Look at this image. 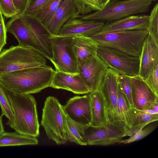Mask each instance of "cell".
<instances>
[{
  "mask_svg": "<svg viewBox=\"0 0 158 158\" xmlns=\"http://www.w3.org/2000/svg\"><path fill=\"white\" fill-rule=\"evenodd\" d=\"M144 81L151 89L158 95V64L154 67Z\"/></svg>",
  "mask_w": 158,
  "mask_h": 158,
  "instance_id": "d6a6232c",
  "label": "cell"
},
{
  "mask_svg": "<svg viewBox=\"0 0 158 158\" xmlns=\"http://www.w3.org/2000/svg\"><path fill=\"white\" fill-rule=\"evenodd\" d=\"M80 15L74 0H64L44 26L51 35H57L66 22Z\"/></svg>",
  "mask_w": 158,
  "mask_h": 158,
  "instance_id": "2e32d148",
  "label": "cell"
},
{
  "mask_svg": "<svg viewBox=\"0 0 158 158\" xmlns=\"http://www.w3.org/2000/svg\"><path fill=\"white\" fill-rule=\"evenodd\" d=\"M63 107L67 117L71 120L84 126L90 125L91 115L89 93L70 98Z\"/></svg>",
  "mask_w": 158,
  "mask_h": 158,
  "instance_id": "4fadbf2b",
  "label": "cell"
},
{
  "mask_svg": "<svg viewBox=\"0 0 158 158\" xmlns=\"http://www.w3.org/2000/svg\"><path fill=\"white\" fill-rule=\"evenodd\" d=\"M148 34L146 30L98 33L90 36L98 45L118 50L140 58L144 40Z\"/></svg>",
  "mask_w": 158,
  "mask_h": 158,
  "instance_id": "277c9868",
  "label": "cell"
},
{
  "mask_svg": "<svg viewBox=\"0 0 158 158\" xmlns=\"http://www.w3.org/2000/svg\"><path fill=\"white\" fill-rule=\"evenodd\" d=\"M7 32L3 18H0V52L6 44Z\"/></svg>",
  "mask_w": 158,
  "mask_h": 158,
  "instance_id": "e575fe53",
  "label": "cell"
},
{
  "mask_svg": "<svg viewBox=\"0 0 158 158\" xmlns=\"http://www.w3.org/2000/svg\"><path fill=\"white\" fill-rule=\"evenodd\" d=\"M110 0H109V1H110Z\"/></svg>",
  "mask_w": 158,
  "mask_h": 158,
  "instance_id": "7bdbcfd3",
  "label": "cell"
},
{
  "mask_svg": "<svg viewBox=\"0 0 158 158\" xmlns=\"http://www.w3.org/2000/svg\"><path fill=\"white\" fill-rule=\"evenodd\" d=\"M131 96L133 106L141 110L150 109L158 104L157 95L138 75L131 77Z\"/></svg>",
  "mask_w": 158,
  "mask_h": 158,
  "instance_id": "5bb4252c",
  "label": "cell"
},
{
  "mask_svg": "<svg viewBox=\"0 0 158 158\" xmlns=\"http://www.w3.org/2000/svg\"><path fill=\"white\" fill-rule=\"evenodd\" d=\"M105 23L79 18L72 19L62 26L58 35L73 37L79 35L91 36L99 32Z\"/></svg>",
  "mask_w": 158,
  "mask_h": 158,
  "instance_id": "9a60e30c",
  "label": "cell"
},
{
  "mask_svg": "<svg viewBox=\"0 0 158 158\" xmlns=\"http://www.w3.org/2000/svg\"><path fill=\"white\" fill-rule=\"evenodd\" d=\"M149 19V15H135L116 20L107 22L98 33L132 30L147 31Z\"/></svg>",
  "mask_w": 158,
  "mask_h": 158,
  "instance_id": "e0dca14e",
  "label": "cell"
},
{
  "mask_svg": "<svg viewBox=\"0 0 158 158\" xmlns=\"http://www.w3.org/2000/svg\"><path fill=\"white\" fill-rule=\"evenodd\" d=\"M118 75L108 68L104 79L98 90L104 99L109 122L128 130L119 113L118 98Z\"/></svg>",
  "mask_w": 158,
  "mask_h": 158,
  "instance_id": "30bf717a",
  "label": "cell"
},
{
  "mask_svg": "<svg viewBox=\"0 0 158 158\" xmlns=\"http://www.w3.org/2000/svg\"><path fill=\"white\" fill-rule=\"evenodd\" d=\"M46 0H27L26 10L23 14L33 16L39 8Z\"/></svg>",
  "mask_w": 158,
  "mask_h": 158,
  "instance_id": "836d02e7",
  "label": "cell"
},
{
  "mask_svg": "<svg viewBox=\"0 0 158 158\" xmlns=\"http://www.w3.org/2000/svg\"><path fill=\"white\" fill-rule=\"evenodd\" d=\"M50 87L66 90L78 94L89 93L79 73L71 74L56 70Z\"/></svg>",
  "mask_w": 158,
  "mask_h": 158,
  "instance_id": "d6986e66",
  "label": "cell"
},
{
  "mask_svg": "<svg viewBox=\"0 0 158 158\" xmlns=\"http://www.w3.org/2000/svg\"><path fill=\"white\" fill-rule=\"evenodd\" d=\"M131 109L133 114V123L131 128L127 131L126 136H129L149 124L158 121V114H149L134 107H131Z\"/></svg>",
  "mask_w": 158,
  "mask_h": 158,
  "instance_id": "603a6c76",
  "label": "cell"
},
{
  "mask_svg": "<svg viewBox=\"0 0 158 158\" xmlns=\"http://www.w3.org/2000/svg\"><path fill=\"white\" fill-rule=\"evenodd\" d=\"M81 15H85L102 8L96 0H74Z\"/></svg>",
  "mask_w": 158,
  "mask_h": 158,
  "instance_id": "83f0119b",
  "label": "cell"
},
{
  "mask_svg": "<svg viewBox=\"0 0 158 158\" xmlns=\"http://www.w3.org/2000/svg\"><path fill=\"white\" fill-rule=\"evenodd\" d=\"M127 132L124 128L108 122L101 126H87L84 139L87 145L106 146L119 143Z\"/></svg>",
  "mask_w": 158,
  "mask_h": 158,
  "instance_id": "8fae6325",
  "label": "cell"
},
{
  "mask_svg": "<svg viewBox=\"0 0 158 158\" xmlns=\"http://www.w3.org/2000/svg\"><path fill=\"white\" fill-rule=\"evenodd\" d=\"M4 88L14 116V121L9 126L20 134L39 137L40 124L37 103L34 97L31 94H19Z\"/></svg>",
  "mask_w": 158,
  "mask_h": 158,
  "instance_id": "3957f363",
  "label": "cell"
},
{
  "mask_svg": "<svg viewBox=\"0 0 158 158\" xmlns=\"http://www.w3.org/2000/svg\"><path fill=\"white\" fill-rule=\"evenodd\" d=\"M147 125L139 131L130 135L129 138L122 139L119 143L127 144L141 139L152 133L157 126V125L153 124Z\"/></svg>",
  "mask_w": 158,
  "mask_h": 158,
  "instance_id": "4dcf8cb0",
  "label": "cell"
},
{
  "mask_svg": "<svg viewBox=\"0 0 158 158\" xmlns=\"http://www.w3.org/2000/svg\"><path fill=\"white\" fill-rule=\"evenodd\" d=\"M152 1H156V0H151Z\"/></svg>",
  "mask_w": 158,
  "mask_h": 158,
  "instance_id": "b9f144b4",
  "label": "cell"
},
{
  "mask_svg": "<svg viewBox=\"0 0 158 158\" xmlns=\"http://www.w3.org/2000/svg\"><path fill=\"white\" fill-rule=\"evenodd\" d=\"M101 6L102 9L106 6V4L109 2V0H96Z\"/></svg>",
  "mask_w": 158,
  "mask_h": 158,
  "instance_id": "8d00e7d4",
  "label": "cell"
},
{
  "mask_svg": "<svg viewBox=\"0 0 158 158\" xmlns=\"http://www.w3.org/2000/svg\"><path fill=\"white\" fill-rule=\"evenodd\" d=\"M0 106L2 110L1 115L5 116L8 118L6 124L9 126L14 121V114L9 98L4 86L0 83Z\"/></svg>",
  "mask_w": 158,
  "mask_h": 158,
  "instance_id": "4316f807",
  "label": "cell"
},
{
  "mask_svg": "<svg viewBox=\"0 0 158 158\" xmlns=\"http://www.w3.org/2000/svg\"><path fill=\"white\" fill-rule=\"evenodd\" d=\"M157 64L158 44L148 33L141 50L139 76L144 81Z\"/></svg>",
  "mask_w": 158,
  "mask_h": 158,
  "instance_id": "ac0fdd59",
  "label": "cell"
},
{
  "mask_svg": "<svg viewBox=\"0 0 158 158\" xmlns=\"http://www.w3.org/2000/svg\"><path fill=\"white\" fill-rule=\"evenodd\" d=\"M147 31L148 34L158 44V3L154 6L149 15Z\"/></svg>",
  "mask_w": 158,
  "mask_h": 158,
  "instance_id": "f1b7e54d",
  "label": "cell"
},
{
  "mask_svg": "<svg viewBox=\"0 0 158 158\" xmlns=\"http://www.w3.org/2000/svg\"><path fill=\"white\" fill-rule=\"evenodd\" d=\"M66 118L63 106L59 100L53 96L47 98L42 110L41 124L48 138L58 145L68 141Z\"/></svg>",
  "mask_w": 158,
  "mask_h": 158,
  "instance_id": "52a82bcc",
  "label": "cell"
},
{
  "mask_svg": "<svg viewBox=\"0 0 158 158\" xmlns=\"http://www.w3.org/2000/svg\"><path fill=\"white\" fill-rule=\"evenodd\" d=\"M66 129L68 140L77 144L86 146L84 137L85 126L73 121L67 117Z\"/></svg>",
  "mask_w": 158,
  "mask_h": 158,
  "instance_id": "cb8c5ba5",
  "label": "cell"
},
{
  "mask_svg": "<svg viewBox=\"0 0 158 158\" xmlns=\"http://www.w3.org/2000/svg\"><path fill=\"white\" fill-rule=\"evenodd\" d=\"M151 0H110L101 10L80 15L84 20L109 22L148 12Z\"/></svg>",
  "mask_w": 158,
  "mask_h": 158,
  "instance_id": "8992f818",
  "label": "cell"
},
{
  "mask_svg": "<svg viewBox=\"0 0 158 158\" xmlns=\"http://www.w3.org/2000/svg\"><path fill=\"white\" fill-rule=\"evenodd\" d=\"M6 31L13 35L19 45L33 48L49 60L52 56L49 37L51 35L36 18L19 14L6 24Z\"/></svg>",
  "mask_w": 158,
  "mask_h": 158,
  "instance_id": "6da1fadb",
  "label": "cell"
},
{
  "mask_svg": "<svg viewBox=\"0 0 158 158\" xmlns=\"http://www.w3.org/2000/svg\"><path fill=\"white\" fill-rule=\"evenodd\" d=\"M90 99L91 121L90 125L103 126L108 122V118L104 99L98 90L89 93Z\"/></svg>",
  "mask_w": 158,
  "mask_h": 158,
  "instance_id": "44dd1931",
  "label": "cell"
},
{
  "mask_svg": "<svg viewBox=\"0 0 158 158\" xmlns=\"http://www.w3.org/2000/svg\"><path fill=\"white\" fill-rule=\"evenodd\" d=\"M46 64V58L32 48L18 45L0 52V74Z\"/></svg>",
  "mask_w": 158,
  "mask_h": 158,
  "instance_id": "5b68a950",
  "label": "cell"
},
{
  "mask_svg": "<svg viewBox=\"0 0 158 158\" xmlns=\"http://www.w3.org/2000/svg\"><path fill=\"white\" fill-rule=\"evenodd\" d=\"M73 46L78 64L97 55L98 44L90 36L79 35L73 37Z\"/></svg>",
  "mask_w": 158,
  "mask_h": 158,
  "instance_id": "ffe728a7",
  "label": "cell"
},
{
  "mask_svg": "<svg viewBox=\"0 0 158 158\" xmlns=\"http://www.w3.org/2000/svg\"><path fill=\"white\" fill-rule=\"evenodd\" d=\"M55 71L45 65L0 74V83L5 88L23 94L38 93L50 86Z\"/></svg>",
  "mask_w": 158,
  "mask_h": 158,
  "instance_id": "7a4b0ae2",
  "label": "cell"
},
{
  "mask_svg": "<svg viewBox=\"0 0 158 158\" xmlns=\"http://www.w3.org/2000/svg\"><path fill=\"white\" fill-rule=\"evenodd\" d=\"M2 117L1 115H0V136L5 132L2 123Z\"/></svg>",
  "mask_w": 158,
  "mask_h": 158,
  "instance_id": "74e56055",
  "label": "cell"
},
{
  "mask_svg": "<svg viewBox=\"0 0 158 158\" xmlns=\"http://www.w3.org/2000/svg\"><path fill=\"white\" fill-rule=\"evenodd\" d=\"M108 68L104 62L97 55L78 64L79 73L89 93L98 90Z\"/></svg>",
  "mask_w": 158,
  "mask_h": 158,
  "instance_id": "7c38bea8",
  "label": "cell"
},
{
  "mask_svg": "<svg viewBox=\"0 0 158 158\" xmlns=\"http://www.w3.org/2000/svg\"><path fill=\"white\" fill-rule=\"evenodd\" d=\"M64 0H46L37 9L33 17L45 25Z\"/></svg>",
  "mask_w": 158,
  "mask_h": 158,
  "instance_id": "d4e9b609",
  "label": "cell"
},
{
  "mask_svg": "<svg viewBox=\"0 0 158 158\" xmlns=\"http://www.w3.org/2000/svg\"><path fill=\"white\" fill-rule=\"evenodd\" d=\"M73 37L51 35L49 38L56 71L79 73L78 60L73 46Z\"/></svg>",
  "mask_w": 158,
  "mask_h": 158,
  "instance_id": "ba28073f",
  "label": "cell"
},
{
  "mask_svg": "<svg viewBox=\"0 0 158 158\" xmlns=\"http://www.w3.org/2000/svg\"><path fill=\"white\" fill-rule=\"evenodd\" d=\"M144 112L150 114H158V112L152 109H148L143 110Z\"/></svg>",
  "mask_w": 158,
  "mask_h": 158,
  "instance_id": "f35d334b",
  "label": "cell"
},
{
  "mask_svg": "<svg viewBox=\"0 0 158 158\" xmlns=\"http://www.w3.org/2000/svg\"><path fill=\"white\" fill-rule=\"evenodd\" d=\"M0 9L2 15L7 18L19 14L12 0H0Z\"/></svg>",
  "mask_w": 158,
  "mask_h": 158,
  "instance_id": "1f68e13d",
  "label": "cell"
},
{
  "mask_svg": "<svg viewBox=\"0 0 158 158\" xmlns=\"http://www.w3.org/2000/svg\"><path fill=\"white\" fill-rule=\"evenodd\" d=\"M150 109L158 112V104H156L153 105Z\"/></svg>",
  "mask_w": 158,
  "mask_h": 158,
  "instance_id": "ab89813d",
  "label": "cell"
},
{
  "mask_svg": "<svg viewBox=\"0 0 158 158\" xmlns=\"http://www.w3.org/2000/svg\"><path fill=\"white\" fill-rule=\"evenodd\" d=\"M131 81V76L125 75H118V83L125 95L131 107H133Z\"/></svg>",
  "mask_w": 158,
  "mask_h": 158,
  "instance_id": "f546056e",
  "label": "cell"
},
{
  "mask_svg": "<svg viewBox=\"0 0 158 158\" xmlns=\"http://www.w3.org/2000/svg\"><path fill=\"white\" fill-rule=\"evenodd\" d=\"M97 55L104 62L108 68L118 74L131 77L138 75L140 64L139 57L98 45Z\"/></svg>",
  "mask_w": 158,
  "mask_h": 158,
  "instance_id": "9c48e42d",
  "label": "cell"
},
{
  "mask_svg": "<svg viewBox=\"0 0 158 158\" xmlns=\"http://www.w3.org/2000/svg\"><path fill=\"white\" fill-rule=\"evenodd\" d=\"M14 5L19 14H23L27 7V0H12Z\"/></svg>",
  "mask_w": 158,
  "mask_h": 158,
  "instance_id": "d590c367",
  "label": "cell"
},
{
  "mask_svg": "<svg viewBox=\"0 0 158 158\" xmlns=\"http://www.w3.org/2000/svg\"><path fill=\"white\" fill-rule=\"evenodd\" d=\"M0 18H3V15L0 9Z\"/></svg>",
  "mask_w": 158,
  "mask_h": 158,
  "instance_id": "60d3db41",
  "label": "cell"
},
{
  "mask_svg": "<svg viewBox=\"0 0 158 158\" xmlns=\"http://www.w3.org/2000/svg\"><path fill=\"white\" fill-rule=\"evenodd\" d=\"M118 98L119 113L122 120L127 128L128 131L131 128L132 125L133 114L128 100L118 83Z\"/></svg>",
  "mask_w": 158,
  "mask_h": 158,
  "instance_id": "484cf974",
  "label": "cell"
},
{
  "mask_svg": "<svg viewBox=\"0 0 158 158\" xmlns=\"http://www.w3.org/2000/svg\"><path fill=\"white\" fill-rule=\"evenodd\" d=\"M38 143L36 137L20 134L16 132H5L0 136V147L36 145Z\"/></svg>",
  "mask_w": 158,
  "mask_h": 158,
  "instance_id": "7402d4cb",
  "label": "cell"
}]
</instances>
